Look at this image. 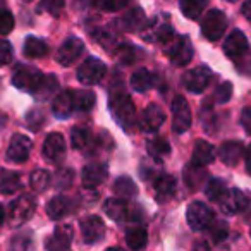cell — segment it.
Wrapping results in <instances>:
<instances>
[{"mask_svg":"<svg viewBox=\"0 0 251 251\" xmlns=\"http://www.w3.org/2000/svg\"><path fill=\"white\" fill-rule=\"evenodd\" d=\"M131 0H95V4L105 12H115L124 9Z\"/></svg>","mask_w":251,"mask_h":251,"instance_id":"ee69618b","label":"cell"},{"mask_svg":"<svg viewBox=\"0 0 251 251\" xmlns=\"http://www.w3.org/2000/svg\"><path fill=\"white\" fill-rule=\"evenodd\" d=\"M12 60V47L7 40H0V67L7 66Z\"/></svg>","mask_w":251,"mask_h":251,"instance_id":"681fc988","label":"cell"},{"mask_svg":"<svg viewBox=\"0 0 251 251\" xmlns=\"http://www.w3.org/2000/svg\"><path fill=\"white\" fill-rule=\"evenodd\" d=\"M227 29V18L222 11L219 9H212L208 11L201 19V33L206 40L210 42H217L222 38V35Z\"/></svg>","mask_w":251,"mask_h":251,"instance_id":"277c9868","label":"cell"},{"mask_svg":"<svg viewBox=\"0 0 251 251\" xmlns=\"http://www.w3.org/2000/svg\"><path fill=\"white\" fill-rule=\"evenodd\" d=\"M179 7H181V12L184 14V18L191 19H198L201 16V12L205 11L206 7V0H181L179 2Z\"/></svg>","mask_w":251,"mask_h":251,"instance_id":"836d02e7","label":"cell"},{"mask_svg":"<svg viewBox=\"0 0 251 251\" xmlns=\"http://www.w3.org/2000/svg\"><path fill=\"white\" fill-rule=\"evenodd\" d=\"M248 52V38L241 29H234L229 33V36L224 42V53L229 59L239 60Z\"/></svg>","mask_w":251,"mask_h":251,"instance_id":"2e32d148","label":"cell"},{"mask_svg":"<svg viewBox=\"0 0 251 251\" xmlns=\"http://www.w3.org/2000/svg\"><path fill=\"white\" fill-rule=\"evenodd\" d=\"M21 176L12 171H0V193L2 195H14L21 189Z\"/></svg>","mask_w":251,"mask_h":251,"instance_id":"f1b7e54d","label":"cell"},{"mask_svg":"<svg viewBox=\"0 0 251 251\" xmlns=\"http://www.w3.org/2000/svg\"><path fill=\"white\" fill-rule=\"evenodd\" d=\"M95 97L93 91L90 90H74L73 91V101H74V110L76 112H90L95 107Z\"/></svg>","mask_w":251,"mask_h":251,"instance_id":"1f68e13d","label":"cell"},{"mask_svg":"<svg viewBox=\"0 0 251 251\" xmlns=\"http://www.w3.org/2000/svg\"><path fill=\"white\" fill-rule=\"evenodd\" d=\"M31 244V232H21V234H16L14 239H12L11 246L12 248H29Z\"/></svg>","mask_w":251,"mask_h":251,"instance_id":"f907efd6","label":"cell"},{"mask_svg":"<svg viewBox=\"0 0 251 251\" xmlns=\"http://www.w3.org/2000/svg\"><path fill=\"white\" fill-rule=\"evenodd\" d=\"M108 108L114 115L115 122L124 129H131L136 122V108L126 93H112L108 100Z\"/></svg>","mask_w":251,"mask_h":251,"instance_id":"6da1fadb","label":"cell"},{"mask_svg":"<svg viewBox=\"0 0 251 251\" xmlns=\"http://www.w3.org/2000/svg\"><path fill=\"white\" fill-rule=\"evenodd\" d=\"M64 7H66V0H42L40 2V9L52 14L53 18H59L64 12Z\"/></svg>","mask_w":251,"mask_h":251,"instance_id":"b9f144b4","label":"cell"},{"mask_svg":"<svg viewBox=\"0 0 251 251\" xmlns=\"http://www.w3.org/2000/svg\"><path fill=\"white\" fill-rule=\"evenodd\" d=\"M43 73L33 66H18L12 74V84L18 90L28 91V93H35L40 88L43 81Z\"/></svg>","mask_w":251,"mask_h":251,"instance_id":"7a4b0ae2","label":"cell"},{"mask_svg":"<svg viewBox=\"0 0 251 251\" xmlns=\"http://www.w3.org/2000/svg\"><path fill=\"white\" fill-rule=\"evenodd\" d=\"M167 57L174 66H186L193 59V47L188 36H177L167 43Z\"/></svg>","mask_w":251,"mask_h":251,"instance_id":"52a82bcc","label":"cell"},{"mask_svg":"<svg viewBox=\"0 0 251 251\" xmlns=\"http://www.w3.org/2000/svg\"><path fill=\"white\" fill-rule=\"evenodd\" d=\"M97 40L101 43V47H103L105 50H108V52H112V50H115V49H122V43H121V40H119V36L112 31H101L100 35L97 36Z\"/></svg>","mask_w":251,"mask_h":251,"instance_id":"60d3db41","label":"cell"},{"mask_svg":"<svg viewBox=\"0 0 251 251\" xmlns=\"http://www.w3.org/2000/svg\"><path fill=\"white\" fill-rule=\"evenodd\" d=\"M230 97H232V84H230L229 81H226V83H222L220 86H217V90L213 91V100H215L217 103H226V101L230 100Z\"/></svg>","mask_w":251,"mask_h":251,"instance_id":"bcb514c9","label":"cell"},{"mask_svg":"<svg viewBox=\"0 0 251 251\" xmlns=\"http://www.w3.org/2000/svg\"><path fill=\"white\" fill-rule=\"evenodd\" d=\"M215 160V148L205 140H198L193 150V164L196 165H208Z\"/></svg>","mask_w":251,"mask_h":251,"instance_id":"484cf974","label":"cell"},{"mask_svg":"<svg viewBox=\"0 0 251 251\" xmlns=\"http://www.w3.org/2000/svg\"><path fill=\"white\" fill-rule=\"evenodd\" d=\"M81 234H83V241L86 244H95L101 241L105 236L103 220L97 215H90L83 219L81 220Z\"/></svg>","mask_w":251,"mask_h":251,"instance_id":"9a60e30c","label":"cell"},{"mask_svg":"<svg viewBox=\"0 0 251 251\" xmlns=\"http://www.w3.org/2000/svg\"><path fill=\"white\" fill-rule=\"evenodd\" d=\"M143 38L147 42H157L167 45L172 38H174V28L171 23L162 21V23H148L147 28L143 29Z\"/></svg>","mask_w":251,"mask_h":251,"instance_id":"ac0fdd59","label":"cell"},{"mask_svg":"<svg viewBox=\"0 0 251 251\" xmlns=\"http://www.w3.org/2000/svg\"><path fill=\"white\" fill-rule=\"evenodd\" d=\"M212 71L205 66L195 67V69L188 71L182 77V83H184V88L191 93H201V91L206 90L210 83V77H212Z\"/></svg>","mask_w":251,"mask_h":251,"instance_id":"7c38bea8","label":"cell"},{"mask_svg":"<svg viewBox=\"0 0 251 251\" xmlns=\"http://www.w3.org/2000/svg\"><path fill=\"white\" fill-rule=\"evenodd\" d=\"M219 157L229 167L239 164L241 157H243V145L239 141H226L222 147L219 148Z\"/></svg>","mask_w":251,"mask_h":251,"instance_id":"cb8c5ba5","label":"cell"},{"mask_svg":"<svg viewBox=\"0 0 251 251\" xmlns=\"http://www.w3.org/2000/svg\"><path fill=\"white\" fill-rule=\"evenodd\" d=\"M160 167H162V164L158 160L153 162V157H151V160L141 162V167H140L141 177L147 179V181H153V177L157 179L158 176H160Z\"/></svg>","mask_w":251,"mask_h":251,"instance_id":"ab89813d","label":"cell"},{"mask_svg":"<svg viewBox=\"0 0 251 251\" xmlns=\"http://www.w3.org/2000/svg\"><path fill=\"white\" fill-rule=\"evenodd\" d=\"M73 227L67 224H60L53 229L52 236L45 241V248L50 251H64L69 250L73 244Z\"/></svg>","mask_w":251,"mask_h":251,"instance_id":"5bb4252c","label":"cell"},{"mask_svg":"<svg viewBox=\"0 0 251 251\" xmlns=\"http://www.w3.org/2000/svg\"><path fill=\"white\" fill-rule=\"evenodd\" d=\"M31 140L25 134H14L9 143L7 153H5V158L12 164H25L29 158V153H31Z\"/></svg>","mask_w":251,"mask_h":251,"instance_id":"30bf717a","label":"cell"},{"mask_svg":"<svg viewBox=\"0 0 251 251\" xmlns=\"http://www.w3.org/2000/svg\"><path fill=\"white\" fill-rule=\"evenodd\" d=\"M126 243L131 250H143L148 243V234L147 229L141 226H134L129 227L126 230Z\"/></svg>","mask_w":251,"mask_h":251,"instance_id":"f546056e","label":"cell"},{"mask_svg":"<svg viewBox=\"0 0 251 251\" xmlns=\"http://www.w3.org/2000/svg\"><path fill=\"white\" fill-rule=\"evenodd\" d=\"M108 177V167L107 164H88L84 165L83 174H81V179H83V186L88 189H95L100 184H103L105 179Z\"/></svg>","mask_w":251,"mask_h":251,"instance_id":"d6986e66","label":"cell"},{"mask_svg":"<svg viewBox=\"0 0 251 251\" xmlns=\"http://www.w3.org/2000/svg\"><path fill=\"white\" fill-rule=\"evenodd\" d=\"M246 171H248V174L251 176V143L246 150Z\"/></svg>","mask_w":251,"mask_h":251,"instance_id":"db71d44e","label":"cell"},{"mask_svg":"<svg viewBox=\"0 0 251 251\" xmlns=\"http://www.w3.org/2000/svg\"><path fill=\"white\" fill-rule=\"evenodd\" d=\"M26 122H28V126L33 131H38L43 122H45V115H43L42 108H31L28 112V115H26Z\"/></svg>","mask_w":251,"mask_h":251,"instance_id":"f6af8a7d","label":"cell"},{"mask_svg":"<svg viewBox=\"0 0 251 251\" xmlns=\"http://www.w3.org/2000/svg\"><path fill=\"white\" fill-rule=\"evenodd\" d=\"M73 179H74V172L73 169H60L59 172H57V186H59L60 189H66L69 188L71 184H73Z\"/></svg>","mask_w":251,"mask_h":251,"instance_id":"c3c4849f","label":"cell"},{"mask_svg":"<svg viewBox=\"0 0 251 251\" xmlns=\"http://www.w3.org/2000/svg\"><path fill=\"white\" fill-rule=\"evenodd\" d=\"M191 127V108L184 97H176L172 101V129L182 134Z\"/></svg>","mask_w":251,"mask_h":251,"instance_id":"9c48e42d","label":"cell"},{"mask_svg":"<svg viewBox=\"0 0 251 251\" xmlns=\"http://www.w3.org/2000/svg\"><path fill=\"white\" fill-rule=\"evenodd\" d=\"M4 219H5V210H4V206L0 205V227L4 224Z\"/></svg>","mask_w":251,"mask_h":251,"instance_id":"9f6ffc18","label":"cell"},{"mask_svg":"<svg viewBox=\"0 0 251 251\" xmlns=\"http://www.w3.org/2000/svg\"><path fill=\"white\" fill-rule=\"evenodd\" d=\"M5 124H7V115H5L4 112H0V131L4 129Z\"/></svg>","mask_w":251,"mask_h":251,"instance_id":"11a10c76","label":"cell"},{"mask_svg":"<svg viewBox=\"0 0 251 251\" xmlns=\"http://www.w3.org/2000/svg\"><path fill=\"white\" fill-rule=\"evenodd\" d=\"M241 126H243V129L246 134H251V105L246 107L241 114Z\"/></svg>","mask_w":251,"mask_h":251,"instance_id":"816d5d0a","label":"cell"},{"mask_svg":"<svg viewBox=\"0 0 251 251\" xmlns=\"http://www.w3.org/2000/svg\"><path fill=\"white\" fill-rule=\"evenodd\" d=\"M208 232H210V237L213 239V243H220V241H224L227 237V234H229V227H227V224L224 222V220H217L213 219L212 224H210L208 227Z\"/></svg>","mask_w":251,"mask_h":251,"instance_id":"f35d334b","label":"cell"},{"mask_svg":"<svg viewBox=\"0 0 251 251\" xmlns=\"http://www.w3.org/2000/svg\"><path fill=\"white\" fill-rule=\"evenodd\" d=\"M153 84H155V76L148 69H145V67L138 69L136 73L131 76V88H133L134 91L143 93V91L150 90Z\"/></svg>","mask_w":251,"mask_h":251,"instance_id":"4dcf8cb0","label":"cell"},{"mask_svg":"<svg viewBox=\"0 0 251 251\" xmlns=\"http://www.w3.org/2000/svg\"><path fill=\"white\" fill-rule=\"evenodd\" d=\"M93 134L88 127H83V126H76L71 131V145L76 150H88V148L93 145Z\"/></svg>","mask_w":251,"mask_h":251,"instance_id":"4316f807","label":"cell"},{"mask_svg":"<svg viewBox=\"0 0 251 251\" xmlns=\"http://www.w3.org/2000/svg\"><path fill=\"white\" fill-rule=\"evenodd\" d=\"M83 50H84L83 42H81L79 38H76V36H71V38H67L66 42L59 47L55 59L60 66L69 67L71 64H74L77 59H79L81 53H83Z\"/></svg>","mask_w":251,"mask_h":251,"instance_id":"4fadbf2b","label":"cell"},{"mask_svg":"<svg viewBox=\"0 0 251 251\" xmlns=\"http://www.w3.org/2000/svg\"><path fill=\"white\" fill-rule=\"evenodd\" d=\"M23 53H25L26 59H42V57H45L47 53H49V45H47L43 40L29 36L25 42Z\"/></svg>","mask_w":251,"mask_h":251,"instance_id":"83f0119b","label":"cell"},{"mask_svg":"<svg viewBox=\"0 0 251 251\" xmlns=\"http://www.w3.org/2000/svg\"><path fill=\"white\" fill-rule=\"evenodd\" d=\"M153 184H155V193H157V200L158 201H165V200L174 196L177 181L171 174H160L155 179Z\"/></svg>","mask_w":251,"mask_h":251,"instance_id":"d4e9b609","label":"cell"},{"mask_svg":"<svg viewBox=\"0 0 251 251\" xmlns=\"http://www.w3.org/2000/svg\"><path fill=\"white\" fill-rule=\"evenodd\" d=\"M165 122V112L158 105H148L140 119V127L145 133H157Z\"/></svg>","mask_w":251,"mask_h":251,"instance_id":"ffe728a7","label":"cell"},{"mask_svg":"<svg viewBox=\"0 0 251 251\" xmlns=\"http://www.w3.org/2000/svg\"><path fill=\"white\" fill-rule=\"evenodd\" d=\"M57 86H59V81H57L53 76L43 77L42 84H40V88L35 91V95H36L38 98H47L49 95H52L53 91L57 90Z\"/></svg>","mask_w":251,"mask_h":251,"instance_id":"7bdbcfd3","label":"cell"},{"mask_svg":"<svg viewBox=\"0 0 251 251\" xmlns=\"http://www.w3.org/2000/svg\"><path fill=\"white\" fill-rule=\"evenodd\" d=\"M73 212V203L66 196H53L49 203H47V215L52 220H60L67 217Z\"/></svg>","mask_w":251,"mask_h":251,"instance_id":"603a6c76","label":"cell"},{"mask_svg":"<svg viewBox=\"0 0 251 251\" xmlns=\"http://www.w3.org/2000/svg\"><path fill=\"white\" fill-rule=\"evenodd\" d=\"M241 12H243L244 18L251 23V0H246V2H244L243 7H241Z\"/></svg>","mask_w":251,"mask_h":251,"instance_id":"f5cc1de1","label":"cell"},{"mask_svg":"<svg viewBox=\"0 0 251 251\" xmlns=\"http://www.w3.org/2000/svg\"><path fill=\"white\" fill-rule=\"evenodd\" d=\"M105 73H107L105 64L97 57H90L77 69V81L84 86H91V84L100 83L103 79Z\"/></svg>","mask_w":251,"mask_h":251,"instance_id":"8992f818","label":"cell"},{"mask_svg":"<svg viewBox=\"0 0 251 251\" xmlns=\"http://www.w3.org/2000/svg\"><path fill=\"white\" fill-rule=\"evenodd\" d=\"M14 29V18L7 9H0V35H9Z\"/></svg>","mask_w":251,"mask_h":251,"instance_id":"7dc6e473","label":"cell"},{"mask_svg":"<svg viewBox=\"0 0 251 251\" xmlns=\"http://www.w3.org/2000/svg\"><path fill=\"white\" fill-rule=\"evenodd\" d=\"M114 193L121 198L127 200V198H134L138 195V186L136 182L131 177H117L114 182Z\"/></svg>","mask_w":251,"mask_h":251,"instance_id":"d6a6232c","label":"cell"},{"mask_svg":"<svg viewBox=\"0 0 251 251\" xmlns=\"http://www.w3.org/2000/svg\"><path fill=\"white\" fill-rule=\"evenodd\" d=\"M52 110L53 115L57 119H67L73 115L74 110V101H73V91L66 90V91H60L55 98H53V103H52Z\"/></svg>","mask_w":251,"mask_h":251,"instance_id":"7402d4cb","label":"cell"},{"mask_svg":"<svg viewBox=\"0 0 251 251\" xmlns=\"http://www.w3.org/2000/svg\"><path fill=\"white\" fill-rule=\"evenodd\" d=\"M226 2H236V0H226Z\"/></svg>","mask_w":251,"mask_h":251,"instance_id":"680465c9","label":"cell"},{"mask_svg":"<svg viewBox=\"0 0 251 251\" xmlns=\"http://www.w3.org/2000/svg\"><path fill=\"white\" fill-rule=\"evenodd\" d=\"M36 208V200L31 195H21L9 205V222L12 226H23L33 217Z\"/></svg>","mask_w":251,"mask_h":251,"instance_id":"3957f363","label":"cell"},{"mask_svg":"<svg viewBox=\"0 0 251 251\" xmlns=\"http://www.w3.org/2000/svg\"><path fill=\"white\" fill-rule=\"evenodd\" d=\"M186 219H188V224L193 230H205L215 219V215L206 203L193 201L189 203L188 210H186Z\"/></svg>","mask_w":251,"mask_h":251,"instance_id":"5b68a950","label":"cell"},{"mask_svg":"<svg viewBox=\"0 0 251 251\" xmlns=\"http://www.w3.org/2000/svg\"><path fill=\"white\" fill-rule=\"evenodd\" d=\"M148 25V19L145 16V11L140 7L131 9L129 12H126L121 18V26L126 29V31L136 33V31H143Z\"/></svg>","mask_w":251,"mask_h":251,"instance_id":"44dd1931","label":"cell"},{"mask_svg":"<svg viewBox=\"0 0 251 251\" xmlns=\"http://www.w3.org/2000/svg\"><path fill=\"white\" fill-rule=\"evenodd\" d=\"M147 151L150 157L153 158H162L165 155L171 153V145L165 138H153L147 143Z\"/></svg>","mask_w":251,"mask_h":251,"instance_id":"d590c367","label":"cell"},{"mask_svg":"<svg viewBox=\"0 0 251 251\" xmlns=\"http://www.w3.org/2000/svg\"><path fill=\"white\" fill-rule=\"evenodd\" d=\"M184 179H186V184H188L189 188H198V186L206 179L203 165L189 164L184 171Z\"/></svg>","mask_w":251,"mask_h":251,"instance_id":"e575fe53","label":"cell"},{"mask_svg":"<svg viewBox=\"0 0 251 251\" xmlns=\"http://www.w3.org/2000/svg\"><path fill=\"white\" fill-rule=\"evenodd\" d=\"M81 2H84V4H91V2H95V0H81Z\"/></svg>","mask_w":251,"mask_h":251,"instance_id":"6f0895ef","label":"cell"},{"mask_svg":"<svg viewBox=\"0 0 251 251\" xmlns=\"http://www.w3.org/2000/svg\"><path fill=\"white\" fill-rule=\"evenodd\" d=\"M103 212L114 222H129L138 219V210L126 203L124 198H110L105 201Z\"/></svg>","mask_w":251,"mask_h":251,"instance_id":"ba28073f","label":"cell"},{"mask_svg":"<svg viewBox=\"0 0 251 251\" xmlns=\"http://www.w3.org/2000/svg\"><path fill=\"white\" fill-rule=\"evenodd\" d=\"M50 181H52V177H50L49 172L43 171V169H38V171L33 172L31 177H29V186H31L36 193H42L50 186Z\"/></svg>","mask_w":251,"mask_h":251,"instance_id":"74e56055","label":"cell"},{"mask_svg":"<svg viewBox=\"0 0 251 251\" xmlns=\"http://www.w3.org/2000/svg\"><path fill=\"white\" fill-rule=\"evenodd\" d=\"M226 181L224 179H219V177H212L206 181V186H205V195L208 196V200L212 201H219L220 196L226 193Z\"/></svg>","mask_w":251,"mask_h":251,"instance_id":"8d00e7d4","label":"cell"},{"mask_svg":"<svg viewBox=\"0 0 251 251\" xmlns=\"http://www.w3.org/2000/svg\"><path fill=\"white\" fill-rule=\"evenodd\" d=\"M219 203L224 213H227V215H236V213L243 212V210L246 208L248 196L244 195L241 189L230 188V189H226V193L220 196Z\"/></svg>","mask_w":251,"mask_h":251,"instance_id":"8fae6325","label":"cell"},{"mask_svg":"<svg viewBox=\"0 0 251 251\" xmlns=\"http://www.w3.org/2000/svg\"><path fill=\"white\" fill-rule=\"evenodd\" d=\"M43 157L49 162H60L66 155V140L60 133H50L43 141Z\"/></svg>","mask_w":251,"mask_h":251,"instance_id":"e0dca14e","label":"cell"}]
</instances>
